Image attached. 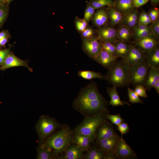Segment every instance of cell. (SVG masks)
I'll list each match as a JSON object with an SVG mask.
<instances>
[{
	"label": "cell",
	"instance_id": "d6986e66",
	"mask_svg": "<svg viewBox=\"0 0 159 159\" xmlns=\"http://www.w3.org/2000/svg\"><path fill=\"white\" fill-rule=\"evenodd\" d=\"M113 0V7L123 15L130 12L135 8L133 0Z\"/></svg>",
	"mask_w": 159,
	"mask_h": 159
},
{
	"label": "cell",
	"instance_id": "4fadbf2b",
	"mask_svg": "<svg viewBox=\"0 0 159 159\" xmlns=\"http://www.w3.org/2000/svg\"><path fill=\"white\" fill-rule=\"evenodd\" d=\"M96 10L91 20L93 26L97 28L109 25L110 20L108 7H105Z\"/></svg>",
	"mask_w": 159,
	"mask_h": 159
},
{
	"label": "cell",
	"instance_id": "60d3db41",
	"mask_svg": "<svg viewBox=\"0 0 159 159\" xmlns=\"http://www.w3.org/2000/svg\"><path fill=\"white\" fill-rule=\"evenodd\" d=\"M148 14L151 22L159 19V9L158 8L155 7L151 9Z\"/></svg>",
	"mask_w": 159,
	"mask_h": 159
},
{
	"label": "cell",
	"instance_id": "f1b7e54d",
	"mask_svg": "<svg viewBox=\"0 0 159 159\" xmlns=\"http://www.w3.org/2000/svg\"><path fill=\"white\" fill-rule=\"evenodd\" d=\"M78 75L82 78L87 80L97 78L100 79L106 80V76L99 72L89 70H81L78 72Z\"/></svg>",
	"mask_w": 159,
	"mask_h": 159
},
{
	"label": "cell",
	"instance_id": "5bb4252c",
	"mask_svg": "<svg viewBox=\"0 0 159 159\" xmlns=\"http://www.w3.org/2000/svg\"><path fill=\"white\" fill-rule=\"evenodd\" d=\"M119 57L113 55L102 48L93 59L104 68L108 69L117 61Z\"/></svg>",
	"mask_w": 159,
	"mask_h": 159
},
{
	"label": "cell",
	"instance_id": "bcb514c9",
	"mask_svg": "<svg viewBox=\"0 0 159 159\" xmlns=\"http://www.w3.org/2000/svg\"><path fill=\"white\" fill-rule=\"evenodd\" d=\"M9 37V32L7 30H4L0 32V42L4 39Z\"/></svg>",
	"mask_w": 159,
	"mask_h": 159
},
{
	"label": "cell",
	"instance_id": "ac0fdd59",
	"mask_svg": "<svg viewBox=\"0 0 159 159\" xmlns=\"http://www.w3.org/2000/svg\"><path fill=\"white\" fill-rule=\"evenodd\" d=\"M140 14L138 8H135L130 12L123 15L121 25L127 27L132 32L133 29L138 24Z\"/></svg>",
	"mask_w": 159,
	"mask_h": 159
},
{
	"label": "cell",
	"instance_id": "277c9868",
	"mask_svg": "<svg viewBox=\"0 0 159 159\" xmlns=\"http://www.w3.org/2000/svg\"><path fill=\"white\" fill-rule=\"evenodd\" d=\"M102 112L97 115L84 117L82 121L73 130L74 131L89 137L93 144H95V133L98 126L104 120L107 119L106 114Z\"/></svg>",
	"mask_w": 159,
	"mask_h": 159
},
{
	"label": "cell",
	"instance_id": "ee69618b",
	"mask_svg": "<svg viewBox=\"0 0 159 159\" xmlns=\"http://www.w3.org/2000/svg\"><path fill=\"white\" fill-rule=\"evenodd\" d=\"M135 8H138L146 4L149 0H133Z\"/></svg>",
	"mask_w": 159,
	"mask_h": 159
},
{
	"label": "cell",
	"instance_id": "30bf717a",
	"mask_svg": "<svg viewBox=\"0 0 159 159\" xmlns=\"http://www.w3.org/2000/svg\"><path fill=\"white\" fill-rule=\"evenodd\" d=\"M95 141L104 139L119 136L115 131L112 123L106 119L97 127L95 133Z\"/></svg>",
	"mask_w": 159,
	"mask_h": 159
},
{
	"label": "cell",
	"instance_id": "8d00e7d4",
	"mask_svg": "<svg viewBox=\"0 0 159 159\" xmlns=\"http://www.w3.org/2000/svg\"><path fill=\"white\" fill-rule=\"evenodd\" d=\"M100 42L103 49L110 54L116 56V50L113 43L107 42Z\"/></svg>",
	"mask_w": 159,
	"mask_h": 159
},
{
	"label": "cell",
	"instance_id": "2e32d148",
	"mask_svg": "<svg viewBox=\"0 0 159 159\" xmlns=\"http://www.w3.org/2000/svg\"><path fill=\"white\" fill-rule=\"evenodd\" d=\"M83 151L77 145L72 143L69 145L65 151L57 157V159H82Z\"/></svg>",
	"mask_w": 159,
	"mask_h": 159
},
{
	"label": "cell",
	"instance_id": "836d02e7",
	"mask_svg": "<svg viewBox=\"0 0 159 159\" xmlns=\"http://www.w3.org/2000/svg\"><path fill=\"white\" fill-rule=\"evenodd\" d=\"M127 92L129 98V102H132V104L140 103L143 104V101L133 90L129 87L127 88Z\"/></svg>",
	"mask_w": 159,
	"mask_h": 159
},
{
	"label": "cell",
	"instance_id": "e575fe53",
	"mask_svg": "<svg viewBox=\"0 0 159 159\" xmlns=\"http://www.w3.org/2000/svg\"><path fill=\"white\" fill-rule=\"evenodd\" d=\"M96 33V29L88 25L86 29L80 34L82 39H90L93 37Z\"/></svg>",
	"mask_w": 159,
	"mask_h": 159
},
{
	"label": "cell",
	"instance_id": "9a60e30c",
	"mask_svg": "<svg viewBox=\"0 0 159 159\" xmlns=\"http://www.w3.org/2000/svg\"><path fill=\"white\" fill-rule=\"evenodd\" d=\"M27 61L21 60L16 56L12 53H10L6 58L4 64L0 66V70H5L13 67L22 66L27 68L31 72L32 69L29 67Z\"/></svg>",
	"mask_w": 159,
	"mask_h": 159
},
{
	"label": "cell",
	"instance_id": "f546056e",
	"mask_svg": "<svg viewBox=\"0 0 159 159\" xmlns=\"http://www.w3.org/2000/svg\"><path fill=\"white\" fill-rule=\"evenodd\" d=\"M90 2L95 9L105 7H113V0H91Z\"/></svg>",
	"mask_w": 159,
	"mask_h": 159
},
{
	"label": "cell",
	"instance_id": "8992f818",
	"mask_svg": "<svg viewBox=\"0 0 159 159\" xmlns=\"http://www.w3.org/2000/svg\"><path fill=\"white\" fill-rule=\"evenodd\" d=\"M149 67L146 62L130 65L129 69L130 84H132L135 87L138 85H143Z\"/></svg>",
	"mask_w": 159,
	"mask_h": 159
},
{
	"label": "cell",
	"instance_id": "83f0119b",
	"mask_svg": "<svg viewBox=\"0 0 159 159\" xmlns=\"http://www.w3.org/2000/svg\"><path fill=\"white\" fill-rule=\"evenodd\" d=\"M37 159H55L56 157L53 151L41 145L37 147Z\"/></svg>",
	"mask_w": 159,
	"mask_h": 159
},
{
	"label": "cell",
	"instance_id": "74e56055",
	"mask_svg": "<svg viewBox=\"0 0 159 159\" xmlns=\"http://www.w3.org/2000/svg\"><path fill=\"white\" fill-rule=\"evenodd\" d=\"M152 34V32L150 28L146 30L132 33V39L133 40L139 39Z\"/></svg>",
	"mask_w": 159,
	"mask_h": 159
},
{
	"label": "cell",
	"instance_id": "603a6c76",
	"mask_svg": "<svg viewBox=\"0 0 159 159\" xmlns=\"http://www.w3.org/2000/svg\"><path fill=\"white\" fill-rule=\"evenodd\" d=\"M146 54V62L149 67H159V48L156 47Z\"/></svg>",
	"mask_w": 159,
	"mask_h": 159
},
{
	"label": "cell",
	"instance_id": "c3c4849f",
	"mask_svg": "<svg viewBox=\"0 0 159 159\" xmlns=\"http://www.w3.org/2000/svg\"><path fill=\"white\" fill-rule=\"evenodd\" d=\"M152 4L156 6L158 5L159 3V0H150Z\"/></svg>",
	"mask_w": 159,
	"mask_h": 159
},
{
	"label": "cell",
	"instance_id": "8fae6325",
	"mask_svg": "<svg viewBox=\"0 0 159 159\" xmlns=\"http://www.w3.org/2000/svg\"><path fill=\"white\" fill-rule=\"evenodd\" d=\"M131 44L146 53L152 49L159 47V40L152 34L143 38L133 40Z\"/></svg>",
	"mask_w": 159,
	"mask_h": 159
},
{
	"label": "cell",
	"instance_id": "ba28073f",
	"mask_svg": "<svg viewBox=\"0 0 159 159\" xmlns=\"http://www.w3.org/2000/svg\"><path fill=\"white\" fill-rule=\"evenodd\" d=\"M82 48L85 53L93 59L101 51L102 47L95 35L90 39L82 38Z\"/></svg>",
	"mask_w": 159,
	"mask_h": 159
},
{
	"label": "cell",
	"instance_id": "484cf974",
	"mask_svg": "<svg viewBox=\"0 0 159 159\" xmlns=\"http://www.w3.org/2000/svg\"><path fill=\"white\" fill-rule=\"evenodd\" d=\"M118 28L116 30L117 39L125 42H129L132 39V32L125 26L119 25Z\"/></svg>",
	"mask_w": 159,
	"mask_h": 159
},
{
	"label": "cell",
	"instance_id": "b9f144b4",
	"mask_svg": "<svg viewBox=\"0 0 159 159\" xmlns=\"http://www.w3.org/2000/svg\"><path fill=\"white\" fill-rule=\"evenodd\" d=\"M117 129L121 133V137H122L123 135L127 134L130 131L128 124L124 122L117 126Z\"/></svg>",
	"mask_w": 159,
	"mask_h": 159
},
{
	"label": "cell",
	"instance_id": "5b68a950",
	"mask_svg": "<svg viewBox=\"0 0 159 159\" xmlns=\"http://www.w3.org/2000/svg\"><path fill=\"white\" fill-rule=\"evenodd\" d=\"M55 119L48 115L41 116L36 125V128L41 145L57 129L62 126Z\"/></svg>",
	"mask_w": 159,
	"mask_h": 159
},
{
	"label": "cell",
	"instance_id": "d590c367",
	"mask_svg": "<svg viewBox=\"0 0 159 159\" xmlns=\"http://www.w3.org/2000/svg\"><path fill=\"white\" fill-rule=\"evenodd\" d=\"M106 117L107 120H109L112 124L118 125L124 122V119L121 117L120 114L117 115H110L108 112L106 114Z\"/></svg>",
	"mask_w": 159,
	"mask_h": 159
},
{
	"label": "cell",
	"instance_id": "ab89813d",
	"mask_svg": "<svg viewBox=\"0 0 159 159\" xmlns=\"http://www.w3.org/2000/svg\"><path fill=\"white\" fill-rule=\"evenodd\" d=\"M133 90L138 96L144 98H146L148 97L146 90L143 85H139L136 86Z\"/></svg>",
	"mask_w": 159,
	"mask_h": 159
},
{
	"label": "cell",
	"instance_id": "4316f807",
	"mask_svg": "<svg viewBox=\"0 0 159 159\" xmlns=\"http://www.w3.org/2000/svg\"><path fill=\"white\" fill-rule=\"evenodd\" d=\"M113 44L116 50V56L122 58L124 57L129 50L130 45L118 39Z\"/></svg>",
	"mask_w": 159,
	"mask_h": 159
},
{
	"label": "cell",
	"instance_id": "681fc988",
	"mask_svg": "<svg viewBox=\"0 0 159 159\" xmlns=\"http://www.w3.org/2000/svg\"><path fill=\"white\" fill-rule=\"evenodd\" d=\"M8 4L6 0H0V4Z\"/></svg>",
	"mask_w": 159,
	"mask_h": 159
},
{
	"label": "cell",
	"instance_id": "4dcf8cb0",
	"mask_svg": "<svg viewBox=\"0 0 159 159\" xmlns=\"http://www.w3.org/2000/svg\"><path fill=\"white\" fill-rule=\"evenodd\" d=\"M96 10L91 5L89 1L86 2L83 19L88 24L91 20Z\"/></svg>",
	"mask_w": 159,
	"mask_h": 159
},
{
	"label": "cell",
	"instance_id": "cb8c5ba5",
	"mask_svg": "<svg viewBox=\"0 0 159 159\" xmlns=\"http://www.w3.org/2000/svg\"><path fill=\"white\" fill-rule=\"evenodd\" d=\"M83 155L82 159H105L104 151L97 148L94 144Z\"/></svg>",
	"mask_w": 159,
	"mask_h": 159
},
{
	"label": "cell",
	"instance_id": "44dd1931",
	"mask_svg": "<svg viewBox=\"0 0 159 159\" xmlns=\"http://www.w3.org/2000/svg\"><path fill=\"white\" fill-rule=\"evenodd\" d=\"M73 143L77 145L84 152L89 149L92 143L89 137L73 130Z\"/></svg>",
	"mask_w": 159,
	"mask_h": 159
},
{
	"label": "cell",
	"instance_id": "7c38bea8",
	"mask_svg": "<svg viewBox=\"0 0 159 159\" xmlns=\"http://www.w3.org/2000/svg\"><path fill=\"white\" fill-rule=\"evenodd\" d=\"M96 30V36L100 42L113 43L118 39L116 29L109 25L97 28Z\"/></svg>",
	"mask_w": 159,
	"mask_h": 159
},
{
	"label": "cell",
	"instance_id": "3957f363",
	"mask_svg": "<svg viewBox=\"0 0 159 159\" xmlns=\"http://www.w3.org/2000/svg\"><path fill=\"white\" fill-rule=\"evenodd\" d=\"M130 65L121 60L117 61L109 69L106 80L117 87H123L130 85L129 80Z\"/></svg>",
	"mask_w": 159,
	"mask_h": 159
},
{
	"label": "cell",
	"instance_id": "52a82bcc",
	"mask_svg": "<svg viewBox=\"0 0 159 159\" xmlns=\"http://www.w3.org/2000/svg\"><path fill=\"white\" fill-rule=\"evenodd\" d=\"M120 138L119 136L101 139L95 141V145L97 148L105 152V159L116 158L115 151Z\"/></svg>",
	"mask_w": 159,
	"mask_h": 159
},
{
	"label": "cell",
	"instance_id": "e0dca14e",
	"mask_svg": "<svg viewBox=\"0 0 159 159\" xmlns=\"http://www.w3.org/2000/svg\"><path fill=\"white\" fill-rule=\"evenodd\" d=\"M115 155L117 158L123 159L131 156H135L136 153L121 137L117 145Z\"/></svg>",
	"mask_w": 159,
	"mask_h": 159
},
{
	"label": "cell",
	"instance_id": "d4e9b609",
	"mask_svg": "<svg viewBox=\"0 0 159 159\" xmlns=\"http://www.w3.org/2000/svg\"><path fill=\"white\" fill-rule=\"evenodd\" d=\"M108 12L110 20L109 25L114 27L117 25H120L123 15L113 7H108Z\"/></svg>",
	"mask_w": 159,
	"mask_h": 159
},
{
	"label": "cell",
	"instance_id": "6da1fadb",
	"mask_svg": "<svg viewBox=\"0 0 159 159\" xmlns=\"http://www.w3.org/2000/svg\"><path fill=\"white\" fill-rule=\"evenodd\" d=\"M108 102L100 93L96 83L93 81L82 88L72 103V107L84 117L109 112Z\"/></svg>",
	"mask_w": 159,
	"mask_h": 159
},
{
	"label": "cell",
	"instance_id": "f907efd6",
	"mask_svg": "<svg viewBox=\"0 0 159 159\" xmlns=\"http://www.w3.org/2000/svg\"><path fill=\"white\" fill-rule=\"evenodd\" d=\"M14 0H6L7 1V3L8 4L9 3H10V2H11V1H13Z\"/></svg>",
	"mask_w": 159,
	"mask_h": 159
},
{
	"label": "cell",
	"instance_id": "1f68e13d",
	"mask_svg": "<svg viewBox=\"0 0 159 159\" xmlns=\"http://www.w3.org/2000/svg\"><path fill=\"white\" fill-rule=\"evenodd\" d=\"M74 24L77 31L80 33L84 31L88 25L84 19H81L76 16L74 19Z\"/></svg>",
	"mask_w": 159,
	"mask_h": 159
},
{
	"label": "cell",
	"instance_id": "9c48e42d",
	"mask_svg": "<svg viewBox=\"0 0 159 159\" xmlns=\"http://www.w3.org/2000/svg\"><path fill=\"white\" fill-rule=\"evenodd\" d=\"M121 60L130 65L142 63L146 62V54L131 44L127 53Z\"/></svg>",
	"mask_w": 159,
	"mask_h": 159
},
{
	"label": "cell",
	"instance_id": "ffe728a7",
	"mask_svg": "<svg viewBox=\"0 0 159 159\" xmlns=\"http://www.w3.org/2000/svg\"><path fill=\"white\" fill-rule=\"evenodd\" d=\"M159 81V67H149L148 73L143 86L146 90L149 91Z\"/></svg>",
	"mask_w": 159,
	"mask_h": 159
},
{
	"label": "cell",
	"instance_id": "d6a6232c",
	"mask_svg": "<svg viewBox=\"0 0 159 159\" xmlns=\"http://www.w3.org/2000/svg\"><path fill=\"white\" fill-rule=\"evenodd\" d=\"M8 4H0V28L3 25L8 14Z\"/></svg>",
	"mask_w": 159,
	"mask_h": 159
},
{
	"label": "cell",
	"instance_id": "f6af8a7d",
	"mask_svg": "<svg viewBox=\"0 0 159 159\" xmlns=\"http://www.w3.org/2000/svg\"><path fill=\"white\" fill-rule=\"evenodd\" d=\"M150 18L148 13L145 11L143 10L140 13L139 21Z\"/></svg>",
	"mask_w": 159,
	"mask_h": 159
},
{
	"label": "cell",
	"instance_id": "7402d4cb",
	"mask_svg": "<svg viewBox=\"0 0 159 159\" xmlns=\"http://www.w3.org/2000/svg\"><path fill=\"white\" fill-rule=\"evenodd\" d=\"M106 92L110 98V100L108 102L109 105L113 107L120 106L124 105H131L128 102L122 101L120 100L116 87L113 86L112 87H108Z\"/></svg>",
	"mask_w": 159,
	"mask_h": 159
},
{
	"label": "cell",
	"instance_id": "f35d334b",
	"mask_svg": "<svg viewBox=\"0 0 159 159\" xmlns=\"http://www.w3.org/2000/svg\"><path fill=\"white\" fill-rule=\"evenodd\" d=\"M153 35L158 39H159V19L151 22L149 25Z\"/></svg>",
	"mask_w": 159,
	"mask_h": 159
},
{
	"label": "cell",
	"instance_id": "7bdbcfd3",
	"mask_svg": "<svg viewBox=\"0 0 159 159\" xmlns=\"http://www.w3.org/2000/svg\"><path fill=\"white\" fill-rule=\"evenodd\" d=\"M10 53V48L4 49H0V66L4 64L6 58Z\"/></svg>",
	"mask_w": 159,
	"mask_h": 159
},
{
	"label": "cell",
	"instance_id": "7a4b0ae2",
	"mask_svg": "<svg viewBox=\"0 0 159 159\" xmlns=\"http://www.w3.org/2000/svg\"><path fill=\"white\" fill-rule=\"evenodd\" d=\"M59 129L41 145L42 146L51 149L55 154V159L73 143V130L70 127L67 125H62Z\"/></svg>",
	"mask_w": 159,
	"mask_h": 159
},
{
	"label": "cell",
	"instance_id": "7dc6e473",
	"mask_svg": "<svg viewBox=\"0 0 159 159\" xmlns=\"http://www.w3.org/2000/svg\"><path fill=\"white\" fill-rule=\"evenodd\" d=\"M153 87L154 88L158 94H159V81L156 82L154 85Z\"/></svg>",
	"mask_w": 159,
	"mask_h": 159
}]
</instances>
